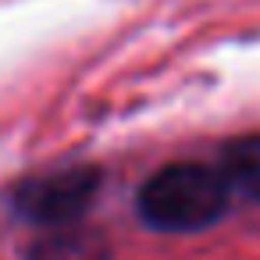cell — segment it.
<instances>
[{"label":"cell","instance_id":"obj_4","mask_svg":"<svg viewBox=\"0 0 260 260\" xmlns=\"http://www.w3.org/2000/svg\"><path fill=\"white\" fill-rule=\"evenodd\" d=\"M217 168H221L232 196L260 200V132L239 136V139L224 143Z\"/></svg>","mask_w":260,"mask_h":260},{"label":"cell","instance_id":"obj_1","mask_svg":"<svg viewBox=\"0 0 260 260\" xmlns=\"http://www.w3.org/2000/svg\"><path fill=\"white\" fill-rule=\"evenodd\" d=\"M228 200H232V189L217 164L178 160V164H164L146 178L136 207L150 228L189 235L221 221L228 210Z\"/></svg>","mask_w":260,"mask_h":260},{"label":"cell","instance_id":"obj_2","mask_svg":"<svg viewBox=\"0 0 260 260\" xmlns=\"http://www.w3.org/2000/svg\"><path fill=\"white\" fill-rule=\"evenodd\" d=\"M100 168L93 164H75V168H57L36 178H25L11 203L18 210V217L43 224V228H57V224H75L89 203L100 192Z\"/></svg>","mask_w":260,"mask_h":260},{"label":"cell","instance_id":"obj_3","mask_svg":"<svg viewBox=\"0 0 260 260\" xmlns=\"http://www.w3.org/2000/svg\"><path fill=\"white\" fill-rule=\"evenodd\" d=\"M114 249L104 232L86 224H57L47 228L25 253V260H111Z\"/></svg>","mask_w":260,"mask_h":260}]
</instances>
